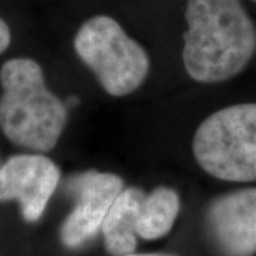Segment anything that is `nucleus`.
<instances>
[{
  "label": "nucleus",
  "mask_w": 256,
  "mask_h": 256,
  "mask_svg": "<svg viewBox=\"0 0 256 256\" xmlns=\"http://www.w3.org/2000/svg\"><path fill=\"white\" fill-rule=\"evenodd\" d=\"M74 50L112 97L138 90L150 73V56L144 47L108 16L86 20L76 33Z\"/></svg>",
  "instance_id": "obj_4"
},
{
  "label": "nucleus",
  "mask_w": 256,
  "mask_h": 256,
  "mask_svg": "<svg viewBox=\"0 0 256 256\" xmlns=\"http://www.w3.org/2000/svg\"><path fill=\"white\" fill-rule=\"evenodd\" d=\"M181 210L178 192L168 186H156L146 195L138 218V238L156 240L171 232Z\"/></svg>",
  "instance_id": "obj_9"
},
{
  "label": "nucleus",
  "mask_w": 256,
  "mask_h": 256,
  "mask_svg": "<svg viewBox=\"0 0 256 256\" xmlns=\"http://www.w3.org/2000/svg\"><path fill=\"white\" fill-rule=\"evenodd\" d=\"M122 256H176V255H168V254H128Z\"/></svg>",
  "instance_id": "obj_11"
},
{
  "label": "nucleus",
  "mask_w": 256,
  "mask_h": 256,
  "mask_svg": "<svg viewBox=\"0 0 256 256\" xmlns=\"http://www.w3.org/2000/svg\"><path fill=\"white\" fill-rule=\"evenodd\" d=\"M12 42V34H10L9 26L3 18H0V54L10 46Z\"/></svg>",
  "instance_id": "obj_10"
},
{
  "label": "nucleus",
  "mask_w": 256,
  "mask_h": 256,
  "mask_svg": "<svg viewBox=\"0 0 256 256\" xmlns=\"http://www.w3.org/2000/svg\"><path fill=\"white\" fill-rule=\"evenodd\" d=\"M252 2H254V3H256V0H252Z\"/></svg>",
  "instance_id": "obj_12"
},
{
  "label": "nucleus",
  "mask_w": 256,
  "mask_h": 256,
  "mask_svg": "<svg viewBox=\"0 0 256 256\" xmlns=\"http://www.w3.org/2000/svg\"><path fill=\"white\" fill-rule=\"evenodd\" d=\"M66 190L74 196V206L62 224L60 239L66 248L77 249L101 230L112 202L124 190V182L118 175L90 170L73 175Z\"/></svg>",
  "instance_id": "obj_5"
},
{
  "label": "nucleus",
  "mask_w": 256,
  "mask_h": 256,
  "mask_svg": "<svg viewBox=\"0 0 256 256\" xmlns=\"http://www.w3.org/2000/svg\"><path fill=\"white\" fill-rule=\"evenodd\" d=\"M0 128L13 144L37 152L53 150L63 134L68 112L47 87L40 64L12 58L0 70Z\"/></svg>",
  "instance_id": "obj_2"
},
{
  "label": "nucleus",
  "mask_w": 256,
  "mask_h": 256,
  "mask_svg": "<svg viewBox=\"0 0 256 256\" xmlns=\"http://www.w3.org/2000/svg\"><path fill=\"white\" fill-rule=\"evenodd\" d=\"M182 62L192 80L222 82L256 53V26L240 0H188Z\"/></svg>",
  "instance_id": "obj_1"
},
{
  "label": "nucleus",
  "mask_w": 256,
  "mask_h": 256,
  "mask_svg": "<svg viewBox=\"0 0 256 256\" xmlns=\"http://www.w3.org/2000/svg\"><path fill=\"white\" fill-rule=\"evenodd\" d=\"M192 152L205 172L229 182H256V102L215 111L195 131Z\"/></svg>",
  "instance_id": "obj_3"
},
{
  "label": "nucleus",
  "mask_w": 256,
  "mask_h": 256,
  "mask_svg": "<svg viewBox=\"0 0 256 256\" xmlns=\"http://www.w3.org/2000/svg\"><path fill=\"white\" fill-rule=\"evenodd\" d=\"M146 192L137 186L122 190L101 225L104 246L112 256L134 254L138 245L137 225Z\"/></svg>",
  "instance_id": "obj_8"
},
{
  "label": "nucleus",
  "mask_w": 256,
  "mask_h": 256,
  "mask_svg": "<svg viewBox=\"0 0 256 256\" xmlns=\"http://www.w3.org/2000/svg\"><path fill=\"white\" fill-rule=\"evenodd\" d=\"M204 220L208 238L220 256L256 255V188L214 198Z\"/></svg>",
  "instance_id": "obj_6"
},
{
  "label": "nucleus",
  "mask_w": 256,
  "mask_h": 256,
  "mask_svg": "<svg viewBox=\"0 0 256 256\" xmlns=\"http://www.w3.org/2000/svg\"><path fill=\"white\" fill-rule=\"evenodd\" d=\"M60 178V168L48 156H10L0 166V202L18 201L23 220L36 222L44 214Z\"/></svg>",
  "instance_id": "obj_7"
}]
</instances>
